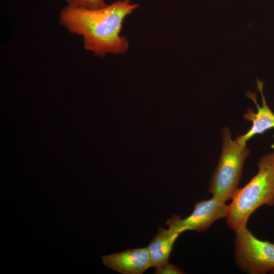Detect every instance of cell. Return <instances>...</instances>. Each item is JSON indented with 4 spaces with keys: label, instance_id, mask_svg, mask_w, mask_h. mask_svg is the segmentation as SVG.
<instances>
[{
    "label": "cell",
    "instance_id": "1",
    "mask_svg": "<svg viewBox=\"0 0 274 274\" xmlns=\"http://www.w3.org/2000/svg\"><path fill=\"white\" fill-rule=\"evenodd\" d=\"M130 0H119L96 9L63 8L59 22L71 33L81 36L84 48L94 55L122 54L129 49L127 39L120 36L125 18L139 7Z\"/></svg>",
    "mask_w": 274,
    "mask_h": 274
},
{
    "label": "cell",
    "instance_id": "2",
    "mask_svg": "<svg viewBox=\"0 0 274 274\" xmlns=\"http://www.w3.org/2000/svg\"><path fill=\"white\" fill-rule=\"evenodd\" d=\"M258 172L244 187L238 188L228 204L226 224L234 232L246 227L259 208L274 206V151L262 156Z\"/></svg>",
    "mask_w": 274,
    "mask_h": 274
},
{
    "label": "cell",
    "instance_id": "3",
    "mask_svg": "<svg viewBox=\"0 0 274 274\" xmlns=\"http://www.w3.org/2000/svg\"><path fill=\"white\" fill-rule=\"evenodd\" d=\"M222 149L212 174L208 190L213 196L225 202L232 199L238 188L244 163L250 155L247 144L233 140L228 127L222 130Z\"/></svg>",
    "mask_w": 274,
    "mask_h": 274
},
{
    "label": "cell",
    "instance_id": "4",
    "mask_svg": "<svg viewBox=\"0 0 274 274\" xmlns=\"http://www.w3.org/2000/svg\"><path fill=\"white\" fill-rule=\"evenodd\" d=\"M235 232L234 261L249 274L274 272V244L256 237L245 227Z\"/></svg>",
    "mask_w": 274,
    "mask_h": 274
},
{
    "label": "cell",
    "instance_id": "5",
    "mask_svg": "<svg viewBox=\"0 0 274 274\" xmlns=\"http://www.w3.org/2000/svg\"><path fill=\"white\" fill-rule=\"evenodd\" d=\"M227 208L225 201L213 196L196 202L192 212L186 218L181 219V216L174 215L166 224L180 234L187 230L203 232L217 220L226 218Z\"/></svg>",
    "mask_w": 274,
    "mask_h": 274
},
{
    "label": "cell",
    "instance_id": "6",
    "mask_svg": "<svg viewBox=\"0 0 274 274\" xmlns=\"http://www.w3.org/2000/svg\"><path fill=\"white\" fill-rule=\"evenodd\" d=\"M257 89L260 92L262 98V106L259 105L256 93L249 91L246 93L248 97L251 99L257 107V112L248 108L243 115V118L252 122L250 129L244 134L239 135L236 140L241 144H247V142L254 135L261 134L266 131L274 128V113L270 110L266 101L263 93V82L257 79Z\"/></svg>",
    "mask_w": 274,
    "mask_h": 274
},
{
    "label": "cell",
    "instance_id": "7",
    "mask_svg": "<svg viewBox=\"0 0 274 274\" xmlns=\"http://www.w3.org/2000/svg\"><path fill=\"white\" fill-rule=\"evenodd\" d=\"M101 258L106 267L122 274H142L153 266L147 247L127 249Z\"/></svg>",
    "mask_w": 274,
    "mask_h": 274
},
{
    "label": "cell",
    "instance_id": "8",
    "mask_svg": "<svg viewBox=\"0 0 274 274\" xmlns=\"http://www.w3.org/2000/svg\"><path fill=\"white\" fill-rule=\"evenodd\" d=\"M180 234L170 227L167 229L158 228L147 247L153 266L157 267L168 263L173 246Z\"/></svg>",
    "mask_w": 274,
    "mask_h": 274
},
{
    "label": "cell",
    "instance_id": "9",
    "mask_svg": "<svg viewBox=\"0 0 274 274\" xmlns=\"http://www.w3.org/2000/svg\"><path fill=\"white\" fill-rule=\"evenodd\" d=\"M65 2L70 7L90 9H99L107 5L104 0H65Z\"/></svg>",
    "mask_w": 274,
    "mask_h": 274
},
{
    "label": "cell",
    "instance_id": "10",
    "mask_svg": "<svg viewBox=\"0 0 274 274\" xmlns=\"http://www.w3.org/2000/svg\"><path fill=\"white\" fill-rule=\"evenodd\" d=\"M154 273L182 274V273H184V272L181 269L178 268L177 266L168 263L164 265L155 267Z\"/></svg>",
    "mask_w": 274,
    "mask_h": 274
}]
</instances>
